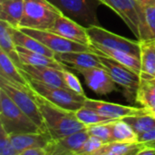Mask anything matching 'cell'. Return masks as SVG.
Masks as SVG:
<instances>
[{
  "mask_svg": "<svg viewBox=\"0 0 155 155\" xmlns=\"http://www.w3.org/2000/svg\"><path fill=\"white\" fill-rule=\"evenodd\" d=\"M11 33H12L14 42L16 45V46H22L30 51H33V52H35V53L49 56V57H54V58L56 57V54L54 52H53L51 49H49L40 41L25 34L22 30L12 27Z\"/></svg>",
  "mask_w": 155,
  "mask_h": 155,
  "instance_id": "44dd1931",
  "label": "cell"
},
{
  "mask_svg": "<svg viewBox=\"0 0 155 155\" xmlns=\"http://www.w3.org/2000/svg\"><path fill=\"white\" fill-rule=\"evenodd\" d=\"M135 100L149 112L155 111V77L141 76Z\"/></svg>",
  "mask_w": 155,
  "mask_h": 155,
  "instance_id": "cb8c5ba5",
  "label": "cell"
},
{
  "mask_svg": "<svg viewBox=\"0 0 155 155\" xmlns=\"http://www.w3.org/2000/svg\"><path fill=\"white\" fill-rule=\"evenodd\" d=\"M64 15L77 22L98 25L94 2L97 0H49Z\"/></svg>",
  "mask_w": 155,
  "mask_h": 155,
  "instance_id": "9c48e42d",
  "label": "cell"
},
{
  "mask_svg": "<svg viewBox=\"0 0 155 155\" xmlns=\"http://www.w3.org/2000/svg\"><path fill=\"white\" fill-rule=\"evenodd\" d=\"M0 155H19L15 149L10 135L0 125Z\"/></svg>",
  "mask_w": 155,
  "mask_h": 155,
  "instance_id": "1f68e13d",
  "label": "cell"
},
{
  "mask_svg": "<svg viewBox=\"0 0 155 155\" xmlns=\"http://www.w3.org/2000/svg\"><path fill=\"white\" fill-rule=\"evenodd\" d=\"M20 69L24 74H25L32 79H35L38 82L44 83L51 86L70 89L63 78L61 70L48 67V66L31 65V64H22Z\"/></svg>",
  "mask_w": 155,
  "mask_h": 155,
  "instance_id": "9a60e30c",
  "label": "cell"
},
{
  "mask_svg": "<svg viewBox=\"0 0 155 155\" xmlns=\"http://www.w3.org/2000/svg\"><path fill=\"white\" fill-rule=\"evenodd\" d=\"M143 147L142 143L111 142L104 143L94 155H138Z\"/></svg>",
  "mask_w": 155,
  "mask_h": 155,
  "instance_id": "484cf974",
  "label": "cell"
},
{
  "mask_svg": "<svg viewBox=\"0 0 155 155\" xmlns=\"http://www.w3.org/2000/svg\"><path fill=\"white\" fill-rule=\"evenodd\" d=\"M113 123H103L86 126V129L91 136L100 139L104 143L113 142Z\"/></svg>",
  "mask_w": 155,
  "mask_h": 155,
  "instance_id": "4dcf8cb0",
  "label": "cell"
},
{
  "mask_svg": "<svg viewBox=\"0 0 155 155\" xmlns=\"http://www.w3.org/2000/svg\"><path fill=\"white\" fill-rule=\"evenodd\" d=\"M0 79L22 90L33 91L21 69L2 50H0Z\"/></svg>",
  "mask_w": 155,
  "mask_h": 155,
  "instance_id": "2e32d148",
  "label": "cell"
},
{
  "mask_svg": "<svg viewBox=\"0 0 155 155\" xmlns=\"http://www.w3.org/2000/svg\"><path fill=\"white\" fill-rule=\"evenodd\" d=\"M11 26L5 21H0V50L4 51L12 61L20 68L22 66V63L19 58V54L16 49V45L14 42L11 29Z\"/></svg>",
  "mask_w": 155,
  "mask_h": 155,
  "instance_id": "d4e9b609",
  "label": "cell"
},
{
  "mask_svg": "<svg viewBox=\"0 0 155 155\" xmlns=\"http://www.w3.org/2000/svg\"><path fill=\"white\" fill-rule=\"evenodd\" d=\"M76 71L83 75L86 85L97 94L105 95L116 90V83L104 68H79Z\"/></svg>",
  "mask_w": 155,
  "mask_h": 155,
  "instance_id": "4fadbf2b",
  "label": "cell"
},
{
  "mask_svg": "<svg viewBox=\"0 0 155 155\" xmlns=\"http://www.w3.org/2000/svg\"><path fill=\"white\" fill-rule=\"evenodd\" d=\"M97 55L104 69L110 74L114 82L124 89V94L127 100L130 102L133 101L136 96L137 89L141 82V75L110 57L100 54H97Z\"/></svg>",
  "mask_w": 155,
  "mask_h": 155,
  "instance_id": "5b68a950",
  "label": "cell"
},
{
  "mask_svg": "<svg viewBox=\"0 0 155 155\" xmlns=\"http://www.w3.org/2000/svg\"><path fill=\"white\" fill-rule=\"evenodd\" d=\"M74 114H75L76 118L82 124H84L85 126L116 121V120L108 119V118L101 115L95 110H94L92 108H89V107H86V106H83L82 108L78 109L77 111L74 112Z\"/></svg>",
  "mask_w": 155,
  "mask_h": 155,
  "instance_id": "f546056e",
  "label": "cell"
},
{
  "mask_svg": "<svg viewBox=\"0 0 155 155\" xmlns=\"http://www.w3.org/2000/svg\"><path fill=\"white\" fill-rule=\"evenodd\" d=\"M138 155H155V148L143 145L142 150L138 153Z\"/></svg>",
  "mask_w": 155,
  "mask_h": 155,
  "instance_id": "8d00e7d4",
  "label": "cell"
},
{
  "mask_svg": "<svg viewBox=\"0 0 155 155\" xmlns=\"http://www.w3.org/2000/svg\"><path fill=\"white\" fill-rule=\"evenodd\" d=\"M138 142L143 143L145 146H151L155 148V127L150 131L138 136Z\"/></svg>",
  "mask_w": 155,
  "mask_h": 155,
  "instance_id": "e575fe53",
  "label": "cell"
},
{
  "mask_svg": "<svg viewBox=\"0 0 155 155\" xmlns=\"http://www.w3.org/2000/svg\"><path fill=\"white\" fill-rule=\"evenodd\" d=\"M56 58L62 63H65L71 65L74 70L79 68H92V67L104 68L97 54L94 53L93 51L57 54Z\"/></svg>",
  "mask_w": 155,
  "mask_h": 155,
  "instance_id": "e0dca14e",
  "label": "cell"
},
{
  "mask_svg": "<svg viewBox=\"0 0 155 155\" xmlns=\"http://www.w3.org/2000/svg\"><path fill=\"white\" fill-rule=\"evenodd\" d=\"M141 76L155 77V40L140 41Z\"/></svg>",
  "mask_w": 155,
  "mask_h": 155,
  "instance_id": "4316f807",
  "label": "cell"
},
{
  "mask_svg": "<svg viewBox=\"0 0 155 155\" xmlns=\"http://www.w3.org/2000/svg\"><path fill=\"white\" fill-rule=\"evenodd\" d=\"M123 120L134 129L138 136L155 127V117L149 114V111L145 114L124 117Z\"/></svg>",
  "mask_w": 155,
  "mask_h": 155,
  "instance_id": "f1b7e54d",
  "label": "cell"
},
{
  "mask_svg": "<svg viewBox=\"0 0 155 155\" xmlns=\"http://www.w3.org/2000/svg\"><path fill=\"white\" fill-rule=\"evenodd\" d=\"M19 58L22 64H31V65H41V66H48L52 68H55L58 70H64L66 66L59 61L56 57H49L33 51H30L22 46H16Z\"/></svg>",
  "mask_w": 155,
  "mask_h": 155,
  "instance_id": "ffe728a7",
  "label": "cell"
},
{
  "mask_svg": "<svg viewBox=\"0 0 155 155\" xmlns=\"http://www.w3.org/2000/svg\"><path fill=\"white\" fill-rule=\"evenodd\" d=\"M24 75L29 82L31 88L36 94H40L49 102L58 105L59 107L75 112L84 106L86 95H81L70 89H64L62 87L45 84L44 83L32 79L25 74H24Z\"/></svg>",
  "mask_w": 155,
  "mask_h": 155,
  "instance_id": "277c9868",
  "label": "cell"
},
{
  "mask_svg": "<svg viewBox=\"0 0 155 155\" xmlns=\"http://www.w3.org/2000/svg\"><path fill=\"white\" fill-rule=\"evenodd\" d=\"M48 31L76 43L86 45H90V39L86 28L78 24L75 20L64 15L63 12L58 15L54 24Z\"/></svg>",
  "mask_w": 155,
  "mask_h": 155,
  "instance_id": "5bb4252c",
  "label": "cell"
},
{
  "mask_svg": "<svg viewBox=\"0 0 155 155\" xmlns=\"http://www.w3.org/2000/svg\"><path fill=\"white\" fill-rule=\"evenodd\" d=\"M62 75H63V78H64L65 84L71 90H73L74 92H75L81 95H85L84 89L82 87V84H81L79 79L76 77V75H74L73 73L68 71L66 68L62 70Z\"/></svg>",
  "mask_w": 155,
  "mask_h": 155,
  "instance_id": "836d02e7",
  "label": "cell"
},
{
  "mask_svg": "<svg viewBox=\"0 0 155 155\" xmlns=\"http://www.w3.org/2000/svg\"><path fill=\"white\" fill-rule=\"evenodd\" d=\"M113 142L120 143H139L138 134L123 119L113 123Z\"/></svg>",
  "mask_w": 155,
  "mask_h": 155,
  "instance_id": "83f0119b",
  "label": "cell"
},
{
  "mask_svg": "<svg viewBox=\"0 0 155 155\" xmlns=\"http://www.w3.org/2000/svg\"><path fill=\"white\" fill-rule=\"evenodd\" d=\"M24 14V0H0V19L18 28Z\"/></svg>",
  "mask_w": 155,
  "mask_h": 155,
  "instance_id": "603a6c76",
  "label": "cell"
},
{
  "mask_svg": "<svg viewBox=\"0 0 155 155\" xmlns=\"http://www.w3.org/2000/svg\"><path fill=\"white\" fill-rule=\"evenodd\" d=\"M89 46L94 53L104 54L107 57H110V58L121 63L122 64L125 65L126 67L130 68L131 70H133L134 72H135L136 74L141 75L142 65H141V58L140 57H138L134 54L121 51V50L111 49V48L104 47L101 45H94V44H90Z\"/></svg>",
  "mask_w": 155,
  "mask_h": 155,
  "instance_id": "ac0fdd59",
  "label": "cell"
},
{
  "mask_svg": "<svg viewBox=\"0 0 155 155\" xmlns=\"http://www.w3.org/2000/svg\"><path fill=\"white\" fill-rule=\"evenodd\" d=\"M90 137L86 128L59 139H52L45 147L47 155H77Z\"/></svg>",
  "mask_w": 155,
  "mask_h": 155,
  "instance_id": "30bf717a",
  "label": "cell"
},
{
  "mask_svg": "<svg viewBox=\"0 0 155 155\" xmlns=\"http://www.w3.org/2000/svg\"><path fill=\"white\" fill-rule=\"evenodd\" d=\"M141 21L139 41L155 40V5H139Z\"/></svg>",
  "mask_w": 155,
  "mask_h": 155,
  "instance_id": "7402d4cb",
  "label": "cell"
},
{
  "mask_svg": "<svg viewBox=\"0 0 155 155\" xmlns=\"http://www.w3.org/2000/svg\"><path fill=\"white\" fill-rule=\"evenodd\" d=\"M84 106L95 110L101 115L111 120H119L127 116L148 113V110L145 109L144 107L137 108L133 106H125V105L113 104L105 101L94 100L87 97L84 102Z\"/></svg>",
  "mask_w": 155,
  "mask_h": 155,
  "instance_id": "7c38bea8",
  "label": "cell"
},
{
  "mask_svg": "<svg viewBox=\"0 0 155 155\" xmlns=\"http://www.w3.org/2000/svg\"><path fill=\"white\" fill-rule=\"evenodd\" d=\"M90 39V44L101 45L104 47L121 50L140 57L141 48L140 41H132L116 34L107 31L106 29L94 25L86 27Z\"/></svg>",
  "mask_w": 155,
  "mask_h": 155,
  "instance_id": "8992f818",
  "label": "cell"
},
{
  "mask_svg": "<svg viewBox=\"0 0 155 155\" xmlns=\"http://www.w3.org/2000/svg\"><path fill=\"white\" fill-rule=\"evenodd\" d=\"M102 4L112 8L128 25L136 38L140 39L141 21L139 5L136 0H99Z\"/></svg>",
  "mask_w": 155,
  "mask_h": 155,
  "instance_id": "8fae6325",
  "label": "cell"
},
{
  "mask_svg": "<svg viewBox=\"0 0 155 155\" xmlns=\"http://www.w3.org/2000/svg\"><path fill=\"white\" fill-rule=\"evenodd\" d=\"M25 34L33 36L40 41L53 52L57 54L70 53V52H84L92 51L89 45L74 42L67 38H64L57 34H54L48 30H38L31 28H18Z\"/></svg>",
  "mask_w": 155,
  "mask_h": 155,
  "instance_id": "ba28073f",
  "label": "cell"
},
{
  "mask_svg": "<svg viewBox=\"0 0 155 155\" xmlns=\"http://www.w3.org/2000/svg\"><path fill=\"white\" fill-rule=\"evenodd\" d=\"M0 125L10 135L42 132L2 88H0Z\"/></svg>",
  "mask_w": 155,
  "mask_h": 155,
  "instance_id": "7a4b0ae2",
  "label": "cell"
},
{
  "mask_svg": "<svg viewBox=\"0 0 155 155\" xmlns=\"http://www.w3.org/2000/svg\"><path fill=\"white\" fill-rule=\"evenodd\" d=\"M143 5H155V0H136Z\"/></svg>",
  "mask_w": 155,
  "mask_h": 155,
  "instance_id": "74e56055",
  "label": "cell"
},
{
  "mask_svg": "<svg viewBox=\"0 0 155 155\" xmlns=\"http://www.w3.org/2000/svg\"><path fill=\"white\" fill-rule=\"evenodd\" d=\"M0 88H2L15 104L30 118L44 133H48L45 124L38 107V104L34 97V91L27 92L17 88L5 80L0 79Z\"/></svg>",
  "mask_w": 155,
  "mask_h": 155,
  "instance_id": "52a82bcc",
  "label": "cell"
},
{
  "mask_svg": "<svg viewBox=\"0 0 155 155\" xmlns=\"http://www.w3.org/2000/svg\"><path fill=\"white\" fill-rule=\"evenodd\" d=\"M34 97L43 115L46 130L53 139H59L86 128L76 118L74 111L59 107L35 91Z\"/></svg>",
  "mask_w": 155,
  "mask_h": 155,
  "instance_id": "6da1fadb",
  "label": "cell"
},
{
  "mask_svg": "<svg viewBox=\"0 0 155 155\" xmlns=\"http://www.w3.org/2000/svg\"><path fill=\"white\" fill-rule=\"evenodd\" d=\"M10 135V134H9ZM12 143L15 149L20 155L21 152L34 148V147H45L48 143L53 139L48 133H29L10 135Z\"/></svg>",
  "mask_w": 155,
  "mask_h": 155,
  "instance_id": "d6986e66",
  "label": "cell"
},
{
  "mask_svg": "<svg viewBox=\"0 0 155 155\" xmlns=\"http://www.w3.org/2000/svg\"><path fill=\"white\" fill-rule=\"evenodd\" d=\"M61 13L49 0H24V14L18 28L50 30Z\"/></svg>",
  "mask_w": 155,
  "mask_h": 155,
  "instance_id": "3957f363",
  "label": "cell"
},
{
  "mask_svg": "<svg viewBox=\"0 0 155 155\" xmlns=\"http://www.w3.org/2000/svg\"><path fill=\"white\" fill-rule=\"evenodd\" d=\"M20 155H47L45 147H34L21 152Z\"/></svg>",
  "mask_w": 155,
  "mask_h": 155,
  "instance_id": "d590c367",
  "label": "cell"
},
{
  "mask_svg": "<svg viewBox=\"0 0 155 155\" xmlns=\"http://www.w3.org/2000/svg\"><path fill=\"white\" fill-rule=\"evenodd\" d=\"M103 144L104 143L100 139L90 135V137L85 141V143L78 152L77 155H94L95 153L103 146Z\"/></svg>",
  "mask_w": 155,
  "mask_h": 155,
  "instance_id": "d6a6232c",
  "label": "cell"
}]
</instances>
